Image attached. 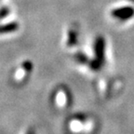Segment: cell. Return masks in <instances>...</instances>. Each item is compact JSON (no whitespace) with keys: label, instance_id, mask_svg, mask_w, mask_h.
Returning <instances> with one entry per match:
<instances>
[{"label":"cell","instance_id":"cell-1","mask_svg":"<svg viewBox=\"0 0 134 134\" xmlns=\"http://www.w3.org/2000/svg\"><path fill=\"white\" fill-rule=\"evenodd\" d=\"M68 129L72 134H91L95 130V125L92 120L75 117L69 122Z\"/></svg>","mask_w":134,"mask_h":134},{"label":"cell","instance_id":"cell-5","mask_svg":"<svg viewBox=\"0 0 134 134\" xmlns=\"http://www.w3.org/2000/svg\"><path fill=\"white\" fill-rule=\"evenodd\" d=\"M19 28V24L16 21H11L9 23H6L2 26L1 28V33L4 35V34H10L13 32L17 31Z\"/></svg>","mask_w":134,"mask_h":134},{"label":"cell","instance_id":"cell-2","mask_svg":"<svg viewBox=\"0 0 134 134\" xmlns=\"http://www.w3.org/2000/svg\"><path fill=\"white\" fill-rule=\"evenodd\" d=\"M105 40L103 36H98L95 41V58L90 62V67L93 70H100L104 61Z\"/></svg>","mask_w":134,"mask_h":134},{"label":"cell","instance_id":"cell-3","mask_svg":"<svg viewBox=\"0 0 134 134\" xmlns=\"http://www.w3.org/2000/svg\"><path fill=\"white\" fill-rule=\"evenodd\" d=\"M112 16L119 20H129L134 16V8L131 7H122L113 9Z\"/></svg>","mask_w":134,"mask_h":134},{"label":"cell","instance_id":"cell-4","mask_svg":"<svg viewBox=\"0 0 134 134\" xmlns=\"http://www.w3.org/2000/svg\"><path fill=\"white\" fill-rule=\"evenodd\" d=\"M55 103L59 108H64L68 105V96L63 90H60L55 98Z\"/></svg>","mask_w":134,"mask_h":134},{"label":"cell","instance_id":"cell-8","mask_svg":"<svg viewBox=\"0 0 134 134\" xmlns=\"http://www.w3.org/2000/svg\"><path fill=\"white\" fill-rule=\"evenodd\" d=\"M7 14H8V8H6V7H3V8H1V17H2V19H4L5 17L7 16Z\"/></svg>","mask_w":134,"mask_h":134},{"label":"cell","instance_id":"cell-6","mask_svg":"<svg viewBox=\"0 0 134 134\" xmlns=\"http://www.w3.org/2000/svg\"><path fill=\"white\" fill-rule=\"evenodd\" d=\"M77 42V34L74 30H70L68 33V39H67V45L69 47L75 46Z\"/></svg>","mask_w":134,"mask_h":134},{"label":"cell","instance_id":"cell-7","mask_svg":"<svg viewBox=\"0 0 134 134\" xmlns=\"http://www.w3.org/2000/svg\"><path fill=\"white\" fill-rule=\"evenodd\" d=\"M75 60L78 62V63H82V64H85V63L88 62V59H87L86 55H84L83 53H81V52L77 53V54H75Z\"/></svg>","mask_w":134,"mask_h":134},{"label":"cell","instance_id":"cell-9","mask_svg":"<svg viewBox=\"0 0 134 134\" xmlns=\"http://www.w3.org/2000/svg\"><path fill=\"white\" fill-rule=\"evenodd\" d=\"M21 134H35V132H34L33 130H31V129H29V130H25V131H23Z\"/></svg>","mask_w":134,"mask_h":134}]
</instances>
